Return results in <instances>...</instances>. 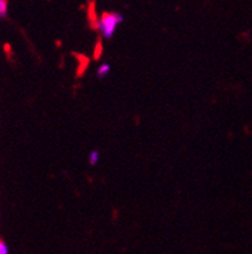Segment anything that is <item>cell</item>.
<instances>
[{
    "mask_svg": "<svg viewBox=\"0 0 252 254\" xmlns=\"http://www.w3.org/2000/svg\"><path fill=\"white\" fill-rule=\"evenodd\" d=\"M99 161H100V153H99V151L90 152V156H89L90 165H92V166L97 165V163H99Z\"/></svg>",
    "mask_w": 252,
    "mask_h": 254,
    "instance_id": "3",
    "label": "cell"
},
{
    "mask_svg": "<svg viewBox=\"0 0 252 254\" xmlns=\"http://www.w3.org/2000/svg\"><path fill=\"white\" fill-rule=\"evenodd\" d=\"M9 253V248L5 243H4L3 240L0 239V254H8Z\"/></svg>",
    "mask_w": 252,
    "mask_h": 254,
    "instance_id": "5",
    "label": "cell"
},
{
    "mask_svg": "<svg viewBox=\"0 0 252 254\" xmlns=\"http://www.w3.org/2000/svg\"><path fill=\"white\" fill-rule=\"evenodd\" d=\"M8 15V0H0V18Z\"/></svg>",
    "mask_w": 252,
    "mask_h": 254,
    "instance_id": "4",
    "label": "cell"
},
{
    "mask_svg": "<svg viewBox=\"0 0 252 254\" xmlns=\"http://www.w3.org/2000/svg\"><path fill=\"white\" fill-rule=\"evenodd\" d=\"M122 22H124V17H122L121 13L108 11V13H103L101 15V18L97 22V29L100 31L103 38L110 39L112 38L116 28Z\"/></svg>",
    "mask_w": 252,
    "mask_h": 254,
    "instance_id": "1",
    "label": "cell"
},
{
    "mask_svg": "<svg viewBox=\"0 0 252 254\" xmlns=\"http://www.w3.org/2000/svg\"><path fill=\"white\" fill-rule=\"evenodd\" d=\"M110 70H111V67L108 64H100V67L97 68V77H100V78L106 77V76L110 73Z\"/></svg>",
    "mask_w": 252,
    "mask_h": 254,
    "instance_id": "2",
    "label": "cell"
}]
</instances>
